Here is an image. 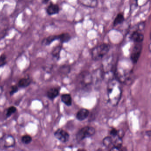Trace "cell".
Instances as JSON below:
<instances>
[{
	"instance_id": "25",
	"label": "cell",
	"mask_w": 151,
	"mask_h": 151,
	"mask_svg": "<svg viewBox=\"0 0 151 151\" xmlns=\"http://www.w3.org/2000/svg\"><path fill=\"white\" fill-rule=\"evenodd\" d=\"M109 134L111 135V137H115L118 136L120 137V136H119V131L117 130V129H114V128L111 129L110 132H109Z\"/></svg>"
},
{
	"instance_id": "22",
	"label": "cell",
	"mask_w": 151,
	"mask_h": 151,
	"mask_svg": "<svg viewBox=\"0 0 151 151\" xmlns=\"http://www.w3.org/2000/svg\"><path fill=\"white\" fill-rule=\"evenodd\" d=\"M60 39L59 40L62 42L64 43L68 42L70 39V36L68 33H65L59 35Z\"/></svg>"
},
{
	"instance_id": "2",
	"label": "cell",
	"mask_w": 151,
	"mask_h": 151,
	"mask_svg": "<svg viewBox=\"0 0 151 151\" xmlns=\"http://www.w3.org/2000/svg\"><path fill=\"white\" fill-rule=\"evenodd\" d=\"M93 82L92 76L88 71L81 72L77 77V83L79 89L86 90L91 87Z\"/></svg>"
},
{
	"instance_id": "15",
	"label": "cell",
	"mask_w": 151,
	"mask_h": 151,
	"mask_svg": "<svg viewBox=\"0 0 151 151\" xmlns=\"http://www.w3.org/2000/svg\"><path fill=\"white\" fill-rule=\"evenodd\" d=\"M102 144L106 148L111 151L114 146V139L112 137H106L102 140Z\"/></svg>"
},
{
	"instance_id": "11",
	"label": "cell",
	"mask_w": 151,
	"mask_h": 151,
	"mask_svg": "<svg viewBox=\"0 0 151 151\" xmlns=\"http://www.w3.org/2000/svg\"><path fill=\"white\" fill-rule=\"evenodd\" d=\"M90 112L89 110L86 109L82 108L78 111L76 114V118L79 121H83L87 118Z\"/></svg>"
},
{
	"instance_id": "8",
	"label": "cell",
	"mask_w": 151,
	"mask_h": 151,
	"mask_svg": "<svg viewBox=\"0 0 151 151\" xmlns=\"http://www.w3.org/2000/svg\"><path fill=\"white\" fill-rule=\"evenodd\" d=\"M113 59L112 56L106 58L102 63V68L105 74H108L111 71L113 67Z\"/></svg>"
},
{
	"instance_id": "24",
	"label": "cell",
	"mask_w": 151,
	"mask_h": 151,
	"mask_svg": "<svg viewBox=\"0 0 151 151\" xmlns=\"http://www.w3.org/2000/svg\"><path fill=\"white\" fill-rule=\"evenodd\" d=\"M19 91V87L17 85H13L10 87V91H9V94L10 96H12L15 94Z\"/></svg>"
},
{
	"instance_id": "12",
	"label": "cell",
	"mask_w": 151,
	"mask_h": 151,
	"mask_svg": "<svg viewBox=\"0 0 151 151\" xmlns=\"http://www.w3.org/2000/svg\"><path fill=\"white\" fill-rule=\"evenodd\" d=\"M32 83V79L29 77L22 78L19 80L17 84L19 88H27Z\"/></svg>"
},
{
	"instance_id": "21",
	"label": "cell",
	"mask_w": 151,
	"mask_h": 151,
	"mask_svg": "<svg viewBox=\"0 0 151 151\" xmlns=\"http://www.w3.org/2000/svg\"><path fill=\"white\" fill-rule=\"evenodd\" d=\"M21 141L24 145H28L32 142V138L30 135L26 134L22 136L21 137Z\"/></svg>"
},
{
	"instance_id": "17",
	"label": "cell",
	"mask_w": 151,
	"mask_h": 151,
	"mask_svg": "<svg viewBox=\"0 0 151 151\" xmlns=\"http://www.w3.org/2000/svg\"><path fill=\"white\" fill-rule=\"evenodd\" d=\"M59 39H60L59 35L49 36L43 40V41H42V44L45 45H49L55 40H59Z\"/></svg>"
},
{
	"instance_id": "19",
	"label": "cell",
	"mask_w": 151,
	"mask_h": 151,
	"mask_svg": "<svg viewBox=\"0 0 151 151\" xmlns=\"http://www.w3.org/2000/svg\"><path fill=\"white\" fill-rule=\"evenodd\" d=\"M124 20V17L123 14L120 13V14H118L117 16L115 18L114 20L113 24L114 26H117V25L122 23Z\"/></svg>"
},
{
	"instance_id": "10",
	"label": "cell",
	"mask_w": 151,
	"mask_h": 151,
	"mask_svg": "<svg viewBox=\"0 0 151 151\" xmlns=\"http://www.w3.org/2000/svg\"><path fill=\"white\" fill-rule=\"evenodd\" d=\"M141 31L139 30L133 31L130 37L131 39L136 43H142L144 40V36Z\"/></svg>"
},
{
	"instance_id": "7",
	"label": "cell",
	"mask_w": 151,
	"mask_h": 151,
	"mask_svg": "<svg viewBox=\"0 0 151 151\" xmlns=\"http://www.w3.org/2000/svg\"><path fill=\"white\" fill-rule=\"evenodd\" d=\"M54 136L55 138L63 143H66L69 140L70 135L68 132L62 129H58L55 132Z\"/></svg>"
},
{
	"instance_id": "4",
	"label": "cell",
	"mask_w": 151,
	"mask_h": 151,
	"mask_svg": "<svg viewBox=\"0 0 151 151\" xmlns=\"http://www.w3.org/2000/svg\"><path fill=\"white\" fill-rule=\"evenodd\" d=\"M16 141L14 137L11 134H4L0 137V150H6L15 147Z\"/></svg>"
},
{
	"instance_id": "1",
	"label": "cell",
	"mask_w": 151,
	"mask_h": 151,
	"mask_svg": "<svg viewBox=\"0 0 151 151\" xmlns=\"http://www.w3.org/2000/svg\"><path fill=\"white\" fill-rule=\"evenodd\" d=\"M121 83L116 78L109 81L107 88L108 102L112 106H117L122 98V90Z\"/></svg>"
},
{
	"instance_id": "27",
	"label": "cell",
	"mask_w": 151,
	"mask_h": 151,
	"mask_svg": "<svg viewBox=\"0 0 151 151\" xmlns=\"http://www.w3.org/2000/svg\"><path fill=\"white\" fill-rule=\"evenodd\" d=\"M48 1H49V0H43L44 3H47Z\"/></svg>"
},
{
	"instance_id": "23",
	"label": "cell",
	"mask_w": 151,
	"mask_h": 151,
	"mask_svg": "<svg viewBox=\"0 0 151 151\" xmlns=\"http://www.w3.org/2000/svg\"><path fill=\"white\" fill-rule=\"evenodd\" d=\"M7 63V56L5 54L1 55L0 56V68L4 67Z\"/></svg>"
},
{
	"instance_id": "3",
	"label": "cell",
	"mask_w": 151,
	"mask_h": 151,
	"mask_svg": "<svg viewBox=\"0 0 151 151\" xmlns=\"http://www.w3.org/2000/svg\"><path fill=\"white\" fill-rule=\"evenodd\" d=\"M110 49V46L107 44H100L93 47L91 52V55L94 61H99L103 59L108 53Z\"/></svg>"
},
{
	"instance_id": "14",
	"label": "cell",
	"mask_w": 151,
	"mask_h": 151,
	"mask_svg": "<svg viewBox=\"0 0 151 151\" xmlns=\"http://www.w3.org/2000/svg\"><path fill=\"white\" fill-rule=\"evenodd\" d=\"M46 11L49 15H54L59 13L60 8L56 4L51 3L47 8Z\"/></svg>"
},
{
	"instance_id": "20",
	"label": "cell",
	"mask_w": 151,
	"mask_h": 151,
	"mask_svg": "<svg viewBox=\"0 0 151 151\" xmlns=\"http://www.w3.org/2000/svg\"><path fill=\"white\" fill-rule=\"evenodd\" d=\"M17 111V108L14 106H11L6 109V119L9 118L12 115L16 113Z\"/></svg>"
},
{
	"instance_id": "6",
	"label": "cell",
	"mask_w": 151,
	"mask_h": 151,
	"mask_svg": "<svg viewBox=\"0 0 151 151\" xmlns=\"http://www.w3.org/2000/svg\"><path fill=\"white\" fill-rule=\"evenodd\" d=\"M142 50V43H136L131 53V60L132 63L136 64L137 62L141 55Z\"/></svg>"
},
{
	"instance_id": "5",
	"label": "cell",
	"mask_w": 151,
	"mask_h": 151,
	"mask_svg": "<svg viewBox=\"0 0 151 151\" xmlns=\"http://www.w3.org/2000/svg\"><path fill=\"white\" fill-rule=\"evenodd\" d=\"M95 133V129L91 126H85L80 129L76 135L77 141H81L87 138L91 137Z\"/></svg>"
},
{
	"instance_id": "26",
	"label": "cell",
	"mask_w": 151,
	"mask_h": 151,
	"mask_svg": "<svg viewBox=\"0 0 151 151\" xmlns=\"http://www.w3.org/2000/svg\"><path fill=\"white\" fill-rule=\"evenodd\" d=\"M145 133L147 136L149 137H151V131H147Z\"/></svg>"
},
{
	"instance_id": "9",
	"label": "cell",
	"mask_w": 151,
	"mask_h": 151,
	"mask_svg": "<svg viewBox=\"0 0 151 151\" xmlns=\"http://www.w3.org/2000/svg\"><path fill=\"white\" fill-rule=\"evenodd\" d=\"M60 92V87H51V88H49L47 91L46 96L49 100L53 101L55 99H56L59 96Z\"/></svg>"
},
{
	"instance_id": "13",
	"label": "cell",
	"mask_w": 151,
	"mask_h": 151,
	"mask_svg": "<svg viewBox=\"0 0 151 151\" xmlns=\"http://www.w3.org/2000/svg\"><path fill=\"white\" fill-rule=\"evenodd\" d=\"M81 5L90 8H94L98 6V0H78Z\"/></svg>"
},
{
	"instance_id": "16",
	"label": "cell",
	"mask_w": 151,
	"mask_h": 151,
	"mask_svg": "<svg viewBox=\"0 0 151 151\" xmlns=\"http://www.w3.org/2000/svg\"><path fill=\"white\" fill-rule=\"evenodd\" d=\"M62 102L68 106H70L72 103V99L71 95L69 93H64L61 96Z\"/></svg>"
},
{
	"instance_id": "18",
	"label": "cell",
	"mask_w": 151,
	"mask_h": 151,
	"mask_svg": "<svg viewBox=\"0 0 151 151\" xmlns=\"http://www.w3.org/2000/svg\"><path fill=\"white\" fill-rule=\"evenodd\" d=\"M62 50L61 46H58L53 49L52 52V56L56 60H59Z\"/></svg>"
}]
</instances>
